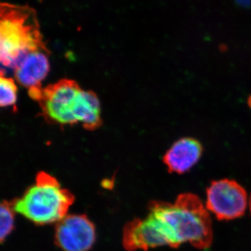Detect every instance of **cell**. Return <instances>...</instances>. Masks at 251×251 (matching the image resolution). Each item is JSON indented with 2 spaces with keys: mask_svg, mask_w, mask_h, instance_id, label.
<instances>
[{
  "mask_svg": "<svg viewBox=\"0 0 251 251\" xmlns=\"http://www.w3.org/2000/svg\"><path fill=\"white\" fill-rule=\"evenodd\" d=\"M144 219H135L125 226L123 245L126 250L147 251L168 246L179 247L185 243L201 250L210 247L213 239L210 215L196 195L180 194L173 203L154 201Z\"/></svg>",
  "mask_w": 251,
  "mask_h": 251,
  "instance_id": "obj_1",
  "label": "cell"
},
{
  "mask_svg": "<svg viewBox=\"0 0 251 251\" xmlns=\"http://www.w3.org/2000/svg\"><path fill=\"white\" fill-rule=\"evenodd\" d=\"M0 17V60L4 67L14 69L29 52L49 51L33 8L1 3Z\"/></svg>",
  "mask_w": 251,
  "mask_h": 251,
  "instance_id": "obj_2",
  "label": "cell"
},
{
  "mask_svg": "<svg viewBox=\"0 0 251 251\" xmlns=\"http://www.w3.org/2000/svg\"><path fill=\"white\" fill-rule=\"evenodd\" d=\"M74 202L72 193L61 187L55 178L39 173L35 184L22 198L14 201V209L34 224L46 225L64 219Z\"/></svg>",
  "mask_w": 251,
  "mask_h": 251,
  "instance_id": "obj_3",
  "label": "cell"
},
{
  "mask_svg": "<svg viewBox=\"0 0 251 251\" xmlns=\"http://www.w3.org/2000/svg\"><path fill=\"white\" fill-rule=\"evenodd\" d=\"M82 89L75 81L62 79L43 88L38 100L42 115L51 124L74 126Z\"/></svg>",
  "mask_w": 251,
  "mask_h": 251,
  "instance_id": "obj_4",
  "label": "cell"
},
{
  "mask_svg": "<svg viewBox=\"0 0 251 251\" xmlns=\"http://www.w3.org/2000/svg\"><path fill=\"white\" fill-rule=\"evenodd\" d=\"M248 204L247 191L234 180L213 181L206 190V208L218 219L229 221L241 217Z\"/></svg>",
  "mask_w": 251,
  "mask_h": 251,
  "instance_id": "obj_5",
  "label": "cell"
},
{
  "mask_svg": "<svg viewBox=\"0 0 251 251\" xmlns=\"http://www.w3.org/2000/svg\"><path fill=\"white\" fill-rule=\"evenodd\" d=\"M95 239V227L85 215L66 216L56 227L55 243L63 251H88Z\"/></svg>",
  "mask_w": 251,
  "mask_h": 251,
  "instance_id": "obj_6",
  "label": "cell"
},
{
  "mask_svg": "<svg viewBox=\"0 0 251 251\" xmlns=\"http://www.w3.org/2000/svg\"><path fill=\"white\" fill-rule=\"evenodd\" d=\"M49 51L36 50L25 55L14 69L18 83L28 90L29 95L42 90V81L50 71Z\"/></svg>",
  "mask_w": 251,
  "mask_h": 251,
  "instance_id": "obj_7",
  "label": "cell"
},
{
  "mask_svg": "<svg viewBox=\"0 0 251 251\" xmlns=\"http://www.w3.org/2000/svg\"><path fill=\"white\" fill-rule=\"evenodd\" d=\"M203 150L199 140L185 137L173 143L163 156V161L169 173L184 174L197 164Z\"/></svg>",
  "mask_w": 251,
  "mask_h": 251,
  "instance_id": "obj_8",
  "label": "cell"
},
{
  "mask_svg": "<svg viewBox=\"0 0 251 251\" xmlns=\"http://www.w3.org/2000/svg\"><path fill=\"white\" fill-rule=\"evenodd\" d=\"M75 117L77 124H81L85 129L94 130L100 126V102L94 92L82 90Z\"/></svg>",
  "mask_w": 251,
  "mask_h": 251,
  "instance_id": "obj_9",
  "label": "cell"
},
{
  "mask_svg": "<svg viewBox=\"0 0 251 251\" xmlns=\"http://www.w3.org/2000/svg\"><path fill=\"white\" fill-rule=\"evenodd\" d=\"M18 88L16 82L11 77L1 74L0 78V105L1 107H14L17 101Z\"/></svg>",
  "mask_w": 251,
  "mask_h": 251,
  "instance_id": "obj_10",
  "label": "cell"
},
{
  "mask_svg": "<svg viewBox=\"0 0 251 251\" xmlns=\"http://www.w3.org/2000/svg\"><path fill=\"white\" fill-rule=\"evenodd\" d=\"M14 202L4 201L1 204L0 216H1V226H0V239L4 242L14 229Z\"/></svg>",
  "mask_w": 251,
  "mask_h": 251,
  "instance_id": "obj_11",
  "label": "cell"
},
{
  "mask_svg": "<svg viewBox=\"0 0 251 251\" xmlns=\"http://www.w3.org/2000/svg\"><path fill=\"white\" fill-rule=\"evenodd\" d=\"M248 105H249V108L251 109V94L249 96V98H248Z\"/></svg>",
  "mask_w": 251,
  "mask_h": 251,
  "instance_id": "obj_12",
  "label": "cell"
},
{
  "mask_svg": "<svg viewBox=\"0 0 251 251\" xmlns=\"http://www.w3.org/2000/svg\"><path fill=\"white\" fill-rule=\"evenodd\" d=\"M249 209H250L251 213V196L250 197V199H249Z\"/></svg>",
  "mask_w": 251,
  "mask_h": 251,
  "instance_id": "obj_13",
  "label": "cell"
}]
</instances>
